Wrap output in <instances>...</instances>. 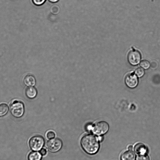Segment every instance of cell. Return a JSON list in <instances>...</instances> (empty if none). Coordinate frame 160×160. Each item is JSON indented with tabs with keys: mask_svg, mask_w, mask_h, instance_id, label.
Wrapping results in <instances>:
<instances>
[{
	"mask_svg": "<svg viewBox=\"0 0 160 160\" xmlns=\"http://www.w3.org/2000/svg\"><path fill=\"white\" fill-rule=\"evenodd\" d=\"M98 138L91 134L83 136L81 139L80 143L83 150L87 153L93 154L98 151L100 145Z\"/></svg>",
	"mask_w": 160,
	"mask_h": 160,
	"instance_id": "1",
	"label": "cell"
},
{
	"mask_svg": "<svg viewBox=\"0 0 160 160\" xmlns=\"http://www.w3.org/2000/svg\"><path fill=\"white\" fill-rule=\"evenodd\" d=\"M10 109L11 114L15 118L21 117L24 113V104L22 102L18 101H14L11 103Z\"/></svg>",
	"mask_w": 160,
	"mask_h": 160,
	"instance_id": "2",
	"label": "cell"
},
{
	"mask_svg": "<svg viewBox=\"0 0 160 160\" xmlns=\"http://www.w3.org/2000/svg\"><path fill=\"white\" fill-rule=\"evenodd\" d=\"M109 129L108 124L104 121H101L96 123L92 129L93 133L98 136H101L106 133Z\"/></svg>",
	"mask_w": 160,
	"mask_h": 160,
	"instance_id": "3",
	"label": "cell"
},
{
	"mask_svg": "<svg viewBox=\"0 0 160 160\" xmlns=\"http://www.w3.org/2000/svg\"><path fill=\"white\" fill-rule=\"evenodd\" d=\"M43 138L39 135L35 136L31 138L29 141V144L31 148L34 151L40 150L44 143Z\"/></svg>",
	"mask_w": 160,
	"mask_h": 160,
	"instance_id": "4",
	"label": "cell"
},
{
	"mask_svg": "<svg viewBox=\"0 0 160 160\" xmlns=\"http://www.w3.org/2000/svg\"><path fill=\"white\" fill-rule=\"evenodd\" d=\"M62 146V141L58 138L51 139L46 143V148L50 152H56L59 151Z\"/></svg>",
	"mask_w": 160,
	"mask_h": 160,
	"instance_id": "5",
	"label": "cell"
},
{
	"mask_svg": "<svg viewBox=\"0 0 160 160\" xmlns=\"http://www.w3.org/2000/svg\"><path fill=\"white\" fill-rule=\"evenodd\" d=\"M141 58L140 53L138 51L133 50L130 51L128 55V59L129 63L135 66L139 63Z\"/></svg>",
	"mask_w": 160,
	"mask_h": 160,
	"instance_id": "6",
	"label": "cell"
},
{
	"mask_svg": "<svg viewBox=\"0 0 160 160\" xmlns=\"http://www.w3.org/2000/svg\"><path fill=\"white\" fill-rule=\"evenodd\" d=\"M125 82L127 86L131 88H136L138 84V79L136 75L130 73L127 75L125 77Z\"/></svg>",
	"mask_w": 160,
	"mask_h": 160,
	"instance_id": "7",
	"label": "cell"
},
{
	"mask_svg": "<svg viewBox=\"0 0 160 160\" xmlns=\"http://www.w3.org/2000/svg\"><path fill=\"white\" fill-rule=\"evenodd\" d=\"M135 152L138 155L147 153L148 152V149L143 143L139 142L136 143L134 147Z\"/></svg>",
	"mask_w": 160,
	"mask_h": 160,
	"instance_id": "8",
	"label": "cell"
},
{
	"mask_svg": "<svg viewBox=\"0 0 160 160\" xmlns=\"http://www.w3.org/2000/svg\"><path fill=\"white\" fill-rule=\"evenodd\" d=\"M136 155L132 150H128L123 152L121 155V160H135Z\"/></svg>",
	"mask_w": 160,
	"mask_h": 160,
	"instance_id": "9",
	"label": "cell"
},
{
	"mask_svg": "<svg viewBox=\"0 0 160 160\" xmlns=\"http://www.w3.org/2000/svg\"><path fill=\"white\" fill-rule=\"evenodd\" d=\"M26 96L29 99L35 98L37 95V91L36 88L32 86H30L26 88L25 90Z\"/></svg>",
	"mask_w": 160,
	"mask_h": 160,
	"instance_id": "10",
	"label": "cell"
},
{
	"mask_svg": "<svg viewBox=\"0 0 160 160\" xmlns=\"http://www.w3.org/2000/svg\"><path fill=\"white\" fill-rule=\"evenodd\" d=\"M24 84L28 86H33L36 84V79L31 74L26 75L23 79Z\"/></svg>",
	"mask_w": 160,
	"mask_h": 160,
	"instance_id": "11",
	"label": "cell"
},
{
	"mask_svg": "<svg viewBox=\"0 0 160 160\" xmlns=\"http://www.w3.org/2000/svg\"><path fill=\"white\" fill-rule=\"evenodd\" d=\"M28 160H41L42 155L40 153L37 152H32L28 155Z\"/></svg>",
	"mask_w": 160,
	"mask_h": 160,
	"instance_id": "12",
	"label": "cell"
},
{
	"mask_svg": "<svg viewBox=\"0 0 160 160\" xmlns=\"http://www.w3.org/2000/svg\"><path fill=\"white\" fill-rule=\"evenodd\" d=\"M8 111V107L7 104L4 103L0 104V116L5 115Z\"/></svg>",
	"mask_w": 160,
	"mask_h": 160,
	"instance_id": "13",
	"label": "cell"
},
{
	"mask_svg": "<svg viewBox=\"0 0 160 160\" xmlns=\"http://www.w3.org/2000/svg\"><path fill=\"white\" fill-rule=\"evenodd\" d=\"M140 65L143 69H147L150 67V64L148 61L145 60L141 61Z\"/></svg>",
	"mask_w": 160,
	"mask_h": 160,
	"instance_id": "14",
	"label": "cell"
},
{
	"mask_svg": "<svg viewBox=\"0 0 160 160\" xmlns=\"http://www.w3.org/2000/svg\"><path fill=\"white\" fill-rule=\"evenodd\" d=\"M135 74L139 78L142 77L144 74V70L142 68H138L135 71Z\"/></svg>",
	"mask_w": 160,
	"mask_h": 160,
	"instance_id": "15",
	"label": "cell"
},
{
	"mask_svg": "<svg viewBox=\"0 0 160 160\" xmlns=\"http://www.w3.org/2000/svg\"><path fill=\"white\" fill-rule=\"evenodd\" d=\"M137 160H150V158L147 153L139 154L137 157Z\"/></svg>",
	"mask_w": 160,
	"mask_h": 160,
	"instance_id": "16",
	"label": "cell"
},
{
	"mask_svg": "<svg viewBox=\"0 0 160 160\" xmlns=\"http://www.w3.org/2000/svg\"><path fill=\"white\" fill-rule=\"evenodd\" d=\"M46 0H32V3L35 5L39 6L43 4Z\"/></svg>",
	"mask_w": 160,
	"mask_h": 160,
	"instance_id": "17",
	"label": "cell"
},
{
	"mask_svg": "<svg viewBox=\"0 0 160 160\" xmlns=\"http://www.w3.org/2000/svg\"><path fill=\"white\" fill-rule=\"evenodd\" d=\"M55 133L52 131H49L47 132L46 134V136L48 139H51L55 137Z\"/></svg>",
	"mask_w": 160,
	"mask_h": 160,
	"instance_id": "18",
	"label": "cell"
},
{
	"mask_svg": "<svg viewBox=\"0 0 160 160\" xmlns=\"http://www.w3.org/2000/svg\"><path fill=\"white\" fill-rule=\"evenodd\" d=\"M157 66V63L155 61H152L151 64V68L153 69L156 68Z\"/></svg>",
	"mask_w": 160,
	"mask_h": 160,
	"instance_id": "19",
	"label": "cell"
},
{
	"mask_svg": "<svg viewBox=\"0 0 160 160\" xmlns=\"http://www.w3.org/2000/svg\"><path fill=\"white\" fill-rule=\"evenodd\" d=\"M40 153L42 155H45L47 153V151L45 148H42L40 150Z\"/></svg>",
	"mask_w": 160,
	"mask_h": 160,
	"instance_id": "20",
	"label": "cell"
},
{
	"mask_svg": "<svg viewBox=\"0 0 160 160\" xmlns=\"http://www.w3.org/2000/svg\"><path fill=\"white\" fill-rule=\"evenodd\" d=\"M92 127L91 124H88L87 126L86 127V129L88 131H90L92 130Z\"/></svg>",
	"mask_w": 160,
	"mask_h": 160,
	"instance_id": "21",
	"label": "cell"
},
{
	"mask_svg": "<svg viewBox=\"0 0 160 160\" xmlns=\"http://www.w3.org/2000/svg\"><path fill=\"white\" fill-rule=\"evenodd\" d=\"M133 147L132 145H130L128 147V150H132L133 149Z\"/></svg>",
	"mask_w": 160,
	"mask_h": 160,
	"instance_id": "22",
	"label": "cell"
},
{
	"mask_svg": "<svg viewBox=\"0 0 160 160\" xmlns=\"http://www.w3.org/2000/svg\"><path fill=\"white\" fill-rule=\"evenodd\" d=\"M103 137L102 136H100L98 138L99 141L102 142L103 140Z\"/></svg>",
	"mask_w": 160,
	"mask_h": 160,
	"instance_id": "23",
	"label": "cell"
},
{
	"mask_svg": "<svg viewBox=\"0 0 160 160\" xmlns=\"http://www.w3.org/2000/svg\"><path fill=\"white\" fill-rule=\"evenodd\" d=\"M59 0H48L51 2L55 3L58 2Z\"/></svg>",
	"mask_w": 160,
	"mask_h": 160,
	"instance_id": "24",
	"label": "cell"
}]
</instances>
